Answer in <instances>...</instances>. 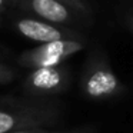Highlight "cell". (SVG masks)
Wrapping results in <instances>:
<instances>
[{
	"label": "cell",
	"instance_id": "obj_8",
	"mask_svg": "<svg viewBox=\"0 0 133 133\" xmlns=\"http://www.w3.org/2000/svg\"><path fill=\"white\" fill-rule=\"evenodd\" d=\"M9 79H12V72L7 67H4L3 64H0V82L9 80Z\"/></svg>",
	"mask_w": 133,
	"mask_h": 133
},
{
	"label": "cell",
	"instance_id": "obj_7",
	"mask_svg": "<svg viewBox=\"0 0 133 133\" xmlns=\"http://www.w3.org/2000/svg\"><path fill=\"white\" fill-rule=\"evenodd\" d=\"M12 133H57V132H49V130H43L39 127H32V129H23V130H15Z\"/></svg>",
	"mask_w": 133,
	"mask_h": 133
},
{
	"label": "cell",
	"instance_id": "obj_6",
	"mask_svg": "<svg viewBox=\"0 0 133 133\" xmlns=\"http://www.w3.org/2000/svg\"><path fill=\"white\" fill-rule=\"evenodd\" d=\"M62 3L67 4L69 7H72L75 12H77L79 15H90V9L87 7V4L84 3L83 0H59Z\"/></svg>",
	"mask_w": 133,
	"mask_h": 133
},
{
	"label": "cell",
	"instance_id": "obj_2",
	"mask_svg": "<svg viewBox=\"0 0 133 133\" xmlns=\"http://www.w3.org/2000/svg\"><path fill=\"white\" fill-rule=\"evenodd\" d=\"M84 49L83 39H62L49 43H42L36 49L26 52L20 62L27 67H52L60 66L67 57Z\"/></svg>",
	"mask_w": 133,
	"mask_h": 133
},
{
	"label": "cell",
	"instance_id": "obj_4",
	"mask_svg": "<svg viewBox=\"0 0 133 133\" xmlns=\"http://www.w3.org/2000/svg\"><path fill=\"white\" fill-rule=\"evenodd\" d=\"M16 29L23 35L24 37L40 43H49L62 39H82L80 33L70 29L53 26L52 23L44 20H36V19H20L16 22Z\"/></svg>",
	"mask_w": 133,
	"mask_h": 133
},
{
	"label": "cell",
	"instance_id": "obj_5",
	"mask_svg": "<svg viewBox=\"0 0 133 133\" xmlns=\"http://www.w3.org/2000/svg\"><path fill=\"white\" fill-rule=\"evenodd\" d=\"M27 9L44 22L56 24H67L75 20L73 9L59 0H23Z\"/></svg>",
	"mask_w": 133,
	"mask_h": 133
},
{
	"label": "cell",
	"instance_id": "obj_11",
	"mask_svg": "<svg viewBox=\"0 0 133 133\" xmlns=\"http://www.w3.org/2000/svg\"><path fill=\"white\" fill-rule=\"evenodd\" d=\"M130 27H132V30H133V17L130 19Z\"/></svg>",
	"mask_w": 133,
	"mask_h": 133
},
{
	"label": "cell",
	"instance_id": "obj_1",
	"mask_svg": "<svg viewBox=\"0 0 133 133\" xmlns=\"http://www.w3.org/2000/svg\"><path fill=\"white\" fill-rule=\"evenodd\" d=\"M80 92L93 102L110 100L124 93L123 83L103 53L93 52L87 57L80 76Z\"/></svg>",
	"mask_w": 133,
	"mask_h": 133
},
{
	"label": "cell",
	"instance_id": "obj_3",
	"mask_svg": "<svg viewBox=\"0 0 133 133\" xmlns=\"http://www.w3.org/2000/svg\"><path fill=\"white\" fill-rule=\"evenodd\" d=\"M70 84V72L64 66L37 67L26 79L29 92L40 96L59 95L64 92Z\"/></svg>",
	"mask_w": 133,
	"mask_h": 133
},
{
	"label": "cell",
	"instance_id": "obj_10",
	"mask_svg": "<svg viewBox=\"0 0 133 133\" xmlns=\"http://www.w3.org/2000/svg\"><path fill=\"white\" fill-rule=\"evenodd\" d=\"M4 6V0H0V12H2V9H3Z\"/></svg>",
	"mask_w": 133,
	"mask_h": 133
},
{
	"label": "cell",
	"instance_id": "obj_9",
	"mask_svg": "<svg viewBox=\"0 0 133 133\" xmlns=\"http://www.w3.org/2000/svg\"><path fill=\"white\" fill-rule=\"evenodd\" d=\"M70 133H96V129L93 126H86V127H80V129L75 130V132Z\"/></svg>",
	"mask_w": 133,
	"mask_h": 133
}]
</instances>
